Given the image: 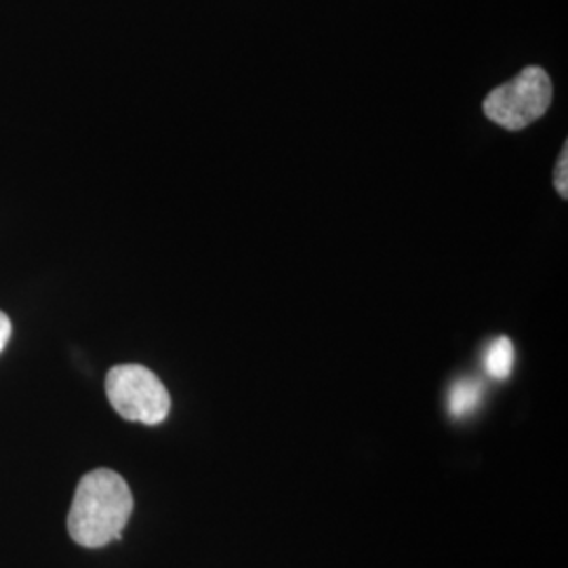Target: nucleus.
I'll use <instances>...</instances> for the list:
<instances>
[{"label":"nucleus","instance_id":"obj_1","mask_svg":"<svg viewBox=\"0 0 568 568\" xmlns=\"http://www.w3.org/2000/svg\"><path fill=\"white\" fill-rule=\"evenodd\" d=\"M133 511V495L121 474L93 469L84 474L68 514V532L82 548H103L121 539Z\"/></svg>","mask_w":568,"mask_h":568},{"label":"nucleus","instance_id":"obj_2","mask_svg":"<svg viewBox=\"0 0 568 568\" xmlns=\"http://www.w3.org/2000/svg\"><path fill=\"white\" fill-rule=\"evenodd\" d=\"M110 405L126 422L143 426L163 424L171 410V396L163 382L142 365H119L105 377Z\"/></svg>","mask_w":568,"mask_h":568},{"label":"nucleus","instance_id":"obj_3","mask_svg":"<svg viewBox=\"0 0 568 568\" xmlns=\"http://www.w3.org/2000/svg\"><path fill=\"white\" fill-rule=\"evenodd\" d=\"M551 95L548 72L539 65H527L518 77L490 91L483 108L488 121L508 131H520L548 112Z\"/></svg>","mask_w":568,"mask_h":568},{"label":"nucleus","instance_id":"obj_4","mask_svg":"<svg viewBox=\"0 0 568 568\" xmlns=\"http://www.w3.org/2000/svg\"><path fill=\"white\" fill-rule=\"evenodd\" d=\"M480 400H483V384L471 377L459 379L448 392V413L455 419H462L469 413H474L480 405Z\"/></svg>","mask_w":568,"mask_h":568},{"label":"nucleus","instance_id":"obj_5","mask_svg":"<svg viewBox=\"0 0 568 568\" xmlns=\"http://www.w3.org/2000/svg\"><path fill=\"white\" fill-rule=\"evenodd\" d=\"M514 366V345L508 337H497L488 344L485 352V368L488 375L497 382H504L511 375Z\"/></svg>","mask_w":568,"mask_h":568},{"label":"nucleus","instance_id":"obj_6","mask_svg":"<svg viewBox=\"0 0 568 568\" xmlns=\"http://www.w3.org/2000/svg\"><path fill=\"white\" fill-rule=\"evenodd\" d=\"M554 183H556V190L562 199H568V145L565 143V150L558 159L556 164V171H554Z\"/></svg>","mask_w":568,"mask_h":568},{"label":"nucleus","instance_id":"obj_7","mask_svg":"<svg viewBox=\"0 0 568 568\" xmlns=\"http://www.w3.org/2000/svg\"><path fill=\"white\" fill-rule=\"evenodd\" d=\"M11 339V321L4 312H0V352L4 349V345Z\"/></svg>","mask_w":568,"mask_h":568}]
</instances>
